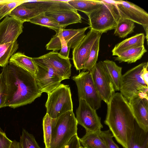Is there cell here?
Instances as JSON below:
<instances>
[{"mask_svg": "<svg viewBox=\"0 0 148 148\" xmlns=\"http://www.w3.org/2000/svg\"><path fill=\"white\" fill-rule=\"evenodd\" d=\"M45 148H46V147H45Z\"/></svg>", "mask_w": 148, "mask_h": 148, "instance_id": "cell-45", "label": "cell"}, {"mask_svg": "<svg viewBox=\"0 0 148 148\" xmlns=\"http://www.w3.org/2000/svg\"><path fill=\"white\" fill-rule=\"evenodd\" d=\"M21 5L28 8L34 9L40 14L62 10H75L67 1L25 0Z\"/></svg>", "mask_w": 148, "mask_h": 148, "instance_id": "cell-15", "label": "cell"}, {"mask_svg": "<svg viewBox=\"0 0 148 148\" xmlns=\"http://www.w3.org/2000/svg\"><path fill=\"white\" fill-rule=\"evenodd\" d=\"M148 25H147L143 26L145 32L146 34V37L147 40V44L148 42Z\"/></svg>", "mask_w": 148, "mask_h": 148, "instance_id": "cell-43", "label": "cell"}, {"mask_svg": "<svg viewBox=\"0 0 148 148\" xmlns=\"http://www.w3.org/2000/svg\"><path fill=\"white\" fill-rule=\"evenodd\" d=\"M10 148H22V147L20 142L14 140L12 141Z\"/></svg>", "mask_w": 148, "mask_h": 148, "instance_id": "cell-41", "label": "cell"}, {"mask_svg": "<svg viewBox=\"0 0 148 148\" xmlns=\"http://www.w3.org/2000/svg\"><path fill=\"white\" fill-rule=\"evenodd\" d=\"M147 51L144 46L131 49L125 51L119 55L115 58V60L119 63L122 62L128 63L135 62L141 58Z\"/></svg>", "mask_w": 148, "mask_h": 148, "instance_id": "cell-23", "label": "cell"}, {"mask_svg": "<svg viewBox=\"0 0 148 148\" xmlns=\"http://www.w3.org/2000/svg\"><path fill=\"white\" fill-rule=\"evenodd\" d=\"M79 138L77 134L74 136L62 148H79L81 146Z\"/></svg>", "mask_w": 148, "mask_h": 148, "instance_id": "cell-39", "label": "cell"}, {"mask_svg": "<svg viewBox=\"0 0 148 148\" xmlns=\"http://www.w3.org/2000/svg\"><path fill=\"white\" fill-rule=\"evenodd\" d=\"M148 62H143L132 68L122 75L120 93L128 101L137 95L148 97V86L143 80L141 74Z\"/></svg>", "mask_w": 148, "mask_h": 148, "instance_id": "cell-5", "label": "cell"}, {"mask_svg": "<svg viewBox=\"0 0 148 148\" xmlns=\"http://www.w3.org/2000/svg\"><path fill=\"white\" fill-rule=\"evenodd\" d=\"M51 120L52 118L47 113L43 119L44 140L45 147L47 148H49L51 141L52 133Z\"/></svg>", "mask_w": 148, "mask_h": 148, "instance_id": "cell-30", "label": "cell"}, {"mask_svg": "<svg viewBox=\"0 0 148 148\" xmlns=\"http://www.w3.org/2000/svg\"><path fill=\"white\" fill-rule=\"evenodd\" d=\"M12 43L0 44V53L5 50Z\"/></svg>", "mask_w": 148, "mask_h": 148, "instance_id": "cell-42", "label": "cell"}, {"mask_svg": "<svg viewBox=\"0 0 148 148\" xmlns=\"http://www.w3.org/2000/svg\"><path fill=\"white\" fill-rule=\"evenodd\" d=\"M145 37L143 33L137 34L116 45L112 50L113 56H117L128 49L144 46Z\"/></svg>", "mask_w": 148, "mask_h": 148, "instance_id": "cell-20", "label": "cell"}, {"mask_svg": "<svg viewBox=\"0 0 148 148\" xmlns=\"http://www.w3.org/2000/svg\"><path fill=\"white\" fill-rule=\"evenodd\" d=\"M134 22L127 19L120 18L114 29V34L121 38H124L134 32Z\"/></svg>", "mask_w": 148, "mask_h": 148, "instance_id": "cell-28", "label": "cell"}, {"mask_svg": "<svg viewBox=\"0 0 148 148\" xmlns=\"http://www.w3.org/2000/svg\"><path fill=\"white\" fill-rule=\"evenodd\" d=\"M36 72L35 78L41 92L48 94L58 87L62 79L52 66L40 56L32 58Z\"/></svg>", "mask_w": 148, "mask_h": 148, "instance_id": "cell-7", "label": "cell"}, {"mask_svg": "<svg viewBox=\"0 0 148 148\" xmlns=\"http://www.w3.org/2000/svg\"><path fill=\"white\" fill-rule=\"evenodd\" d=\"M45 104L47 113L52 119L56 118L70 111H73V104L70 87L61 84L47 94Z\"/></svg>", "mask_w": 148, "mask_h": 148, "instance_id": "cell-6", "label": "cell"}, {"mask_svg": "<svg viewBox=\"0 0 148 148\" xmlns=\"http://www.w3.org/2000/svg\"><path fill=\"white\" fill-rule=\"evenodd\" d=\"M77 122L73 111L51 120L52 133L49 148H62L77 134Z\"/></svg>", "mask_w": 148, "mask_h": 148, "instance_id": "cell-4", "label": "cell"}, {"mask_svg": "<svg viewBox=\"0 0 148 148\" xmlns=\"http://www.w3.org/2000/svg\"><path fill=\"white\" fill-rule=\"evenodd\" d=\"M148 64L144 68L142 72L141 77L145 83L148 86Z\"/></svg>", "mask_w": 148, "mask_h": 148, "instance_id": "cell-40", "label": "cell"}, {"mask_svg": "<svg viewBox=\"0 0 148 148\" xmlns=\"http://www.w3.org/2000/svg\"><path fill=\"white\" fill-rule=\"evenodd\" d=\"M12 142L0 127V148H10Z\"/></svg>", "mask_w": 148, "mask_h": 148, "instance_id": "cell-38", "label": "cell"}, {"mask_svg": "<svg viewBox=\"0 0 148 148\" xmlns=\"http://www.w3.org/2000/svg\"><path fill=\"white\" fill-rule=\"evenodd\" d=\"M2 71L6 87L3 107L15 108L25 105L41 96L35 75L9 62Z\"/></svg>", "mask_w": 148, "mask_h": 148, "instance_id": "cell-1", "label": "cell"}, {"mask_svg": "<svg viewBox=\"0 0 148 148\" xmlns=\"http://www.w3.org/2000/svg\"><path fill=\"white\" fill-rule=\"evenodd\" d=\"M127 148H148V132L141 128L135 121L134 130L127 144Z\"/></svg>", "mask_w": 148, "mask_h": 148, "instance_id": "cell-21", "label": "cell"}, {"mask_svg": "<svg viewBox=\"0 0 148 148\" xmlns=\"http://www.w3.org/2000/svg\"><path fill=\"white\" fill-rule=\"evenodd\" d=\"M68 3L75 10L86 15L99 8L102 3L98 0H72L67 1Z\"/></svg>", "mask_w": 148, "mask_h": 148, "instance_id": "cell-24", "label": "cell"}, {"mask_svg": "<svg viewBox=\"0 0 148 148\" xmlns=\"http://www.w3.org/2000/svg\"><path fill=\"white\" fill-rule=\"evenodd\" d=\"M61 44L60 38L57 34L53 36L49 42L46 45L47 50H52L53 51L60 50Z\"/></svg>", "mask_w": 148, "mask_h": 148, "instance_id": "cell-36", "label": "cell"}, {"mask_svg": "<svg viewBox=\"0 0 148 148\" xmlns=\"http://www.w3.org/2000/svg\"><path fill=\"white\" fill-rule=\"evenodd\" d=\"M101 37V36L99 37L94 43L88 60L83 68V71L90 72L97 63Z\"/></svg>", "mask_w": 148, "mask_h": 148, "instance_id": "cell-29", "label": "cell"}, {"mask_svg": "<svg viewBox=\"0 0 148 148\" xmlns=\"http://www.w3.org/2000/svg\"><path fill=\"white\" fill-rule=\"evenodd\" d=\"M9 62L35 75L36 69L32 58L28 57L21 52H18L13 55Z\"/></svg>", "mask_w": 148, "mask_h": 148, "instance_id": "cell-22", "label": "cell"}, {"mask_svg": "<svg viewBox=\"0 0 148 148\" xmlns=\"http://www.w3.org/2000/svg\"><path fill=\"white\" fill-rule=\"evenodd\" d=\"M116 5L120 18L130 20L142 26L148 25V14L140 7L121 0H117Z\"/></svg>", "mask_w": 148, "mask_h": 148, "instance_id": "cell-12", "label": "cell"}, {"mask_svg": "<svg viewBox=\"0 0 148 148\" xmlns=\"http://www.w3.org/2000/svg\"></svg>", "mask_w": 148, "mask_h": 148, "instance_id": "cell-46", "label": "cell"}, {"mask_svg": "<svg viewBox=\"0 0 148 148\" xmlns=\"http://www.w3.org/2000/svg\"><path fill=\"white\" fill-rule=\"evenodd\" d=\"M6 93V87L2 71L0 73V108H3Z\"/></svg>", "mask_w": 148, "mask_h": 148, "instance_id": "cell-35", "label": "cell"}, {"mask_svg": "<svg viewBox=\"0 0 148 148\" xmlns=\"http://www.w3.org/2000/svg\"><path fill=\"white\" fill-rule=\"evenodd\" d=\"M45 14L47 16L53 18L62 29H64L69 25L82 22L81 16L75 10H62Z\"/></svg>", "mask_w": 148, "mask_h": 148, "instance_id": "cell-17", "label": "cell"}, {"mask_svg": "<svg viewBox=\"0 0 148 148\" xmlns=\"http://www.w3.org/2000/svg\"><path fill=\"white\" fill-rule=\"evenodd\" d=\"M29 22L44 26L54 30L57 33L61 29L58 23L52 18L42 13L31 19Z\"/></svg>", "mask_w": 148, "mask_h": 148, "instance_id": "cell-27", "label": "cell"}, {"mask_svg": "<svg viewBox=\"0 0 148 148\" xmlns=\"http://www.w3.org/2000/svg\"><path fill=\"white\" fill-rule=\"evenodd\" d=\"M59 37L60 39L61 44L60 51L59 54L62 58H69V55L71 48L68 46L67 42L64 38Z\"/></svg>", "mask_w": 148, "mask_h": 148, "instance_id": "cell-37", "label": "cell"}, {"mask_svg": "<svg viewBox=\"0 0 148 148\" xmlns=\"http://www.w3.org/2000/svg\"><path fill=\"white\" fill-rule=\"evenodd\" d=\"M25 0H8L0 4V20L8 16L11 11L17 6L21 5Z\"/></svg>", "mask_w": 148, "mask_h": 148, "instance_id": "cell-33", "label": "cell"}, {"mask_svg": "<svg viewBox=\"0 0 148 148\" xmlns=\"http://www.w3.org/2000/svg\"><path fill=\"white\" fill-rule=\"evenodd\" d=\"M89 28L87 27L77 29H60L56 34L59 37L64 38L68 46L73 49L84 38L85 32Z\"/></svg>", "mask_w": 148, "mask_h": 148, "instance_id": "cell-19", "label": "cell"}, {"mask_svg": "<svg viewBox=\"0 0 148 148\" xmlns=\"http://www.w3.org/2000/svg\"><path fill=\"white\" fill-rule=\"evenodd\" d=\"M135 121L138 126L148 132V97L137 95L128 101Z\"/></svg>", "mask_w": 148, "mask_h": 148, "instance_id": "cell-14", "label": "cell"}, {"mask_svg": "<svg viewBox=\"0 0 148 148\" xmlns=\"http://www.w3.org/2000/svg\"><path fill=\"white\" fill-rule=\"evenodd\" d=\"M79 106L76 111V119L78 124L83 126L86 132L101 131L103 126L101 123V118L98 115L96 110L83 99H79Z\"/></svg>", "mask_w": 148, "mask_h": 148, "instance_id": "cell-9", "label": "cell"}, {"mask_svg": "<svg viewBox=\"0 0 148 148\" xmlns=\"http://www.w3.org/2000/svg\"><path fill=\"white\" fill-rule=\"evenodd\" d=\"M24 23L14 17L6 16L0 22V44L16 41L23 32Z\"/></svg>", "mask_w": 148, "mask_h": 148, "instance_id": "cell-13", "label": "cell"}, {"mask_svg": "<svg viewBox=\"0 0 148 148\" xmlns=\"http://www.w3.org/2000/svg\"><path fill=\"white\" fill-rule=\"evenodd\" d=\"M105 71L111 81L115 91H120L121 86L122 68L114 61L106 60L101 61Z\"/></svg>", "mask_w": 148, "mask_h": 148, "instance_id": "cell-18", "label": "cell"}, {"mask_svg": "<svg viewBox=\"0 0 148 148\" xmlns=\"http://www.w3.org/2000/svg\"><path fill=\"white\" fill-rule=\"evenodd\" d=\"M98 1L102 5L86 15L90 29L103 34L114 29L120 17L116 5L117 0Z\"/></svg>", "mask_w": 148, "mask_h": 148, "instance_id": "cell-3", "label": "cell"}, {"mask_svg": "<svg viewBox=\"0 0 148 148\" xmlns=\"http://www.w3.org/2000/svg\"><path fill=\"white\" fill-rule=\"evenodd\" d=\"M100 131L86 132L84 136L79 138L80 143L84 148H107L104 141L100 136Z\"/></svg>", "mask_w": 148, "mask_h": 148, "instance_id": "cell-25", "label": "cell"}, {"mask_svg": "<svg viewBox=\"0 0 148 148\" xmlns=\"http://www.w3.org/2000/svg\"><path fill=\"white\" fill-rule=\"evenodd\" d=\"M20 143L22 148H41L33 135L24 129H23Z\"/></svg>", "mask_w": 148, "mask_h": 148, "instance_id": "cell-31", "label": "cell"}, {"mask_svg": "<svg viewBox=\"0 0 148 148\" xmlns=\"http://www.w3.org/2000/svg\"><path fill=\"white\" fill-rule=\"evenodd\" d=\"M79 148H84V147L82 146H80Z\"/></svg>", "mask_w": 148, "mask_h": 148, "instance_id": "cell-44", "label": "cell"}, {"mask_svg": "<svg viewBox=\"0 0 148 148\" xmlns=\"http://www.w3.org/2000/svg\"><path fill=\"white\" fill-rule=\"evenodd\" d=\"M40 57L52 66L63 80L70 78L71 64L69 58H62L56 51L51 52Z\"/></svg>", "mask_w": 148, "mask_h": 148, "instance_id": "cell-16", "label": "cell"}, {"mask_svg": "<svg viewBox=\"0 0 148 148\" xmlns=\"http://www.w3.org/2000/svg\"><path fill=\"white\" fill-rule=\"evenodd\" d=\"M40 14L34 9L27 8L21 4L15 8L9 15L25 22Z\"/></svg>", "mask_w": 148, "mask_h": 148, "instance_id": "cell-26", "label": "cell"}, {"mask_svg": "<svg viewBox=\"0 0 148 148\" xmlns=\"http://www.w3.org/2000/svg\"><path fill=\"white\" fill-rule=\"evenodd\" d=\"M90 72L97 91L102 100L107 104L115 90L101 62L97 63Z\"/></svg>", "mask_w": 148, "mask_h": 148, "instance_id": "cell-11", "label": "cell"}, {"mask_svg": "<svg viewBox=\"0 0 148 148\" xmlns=\"http://www.w3.org/2000/svg\"><path fill=\"white\" fill-rule=\"evenodd\" d=\"M101 137L104 141L107 148H119L113 140V137L109 130L100 133Z\"/></svg>", "mask_w": 148, "mask_h": 148, "instance_id": "cell-34", "label": "cell"}, {"mask_svg": "<svg viewBox=\"0 0 148 148\" xmlns=\"http://www.w3.org/2000/svg\"><path fill=\"white\" fill-rule=\"evenodd\" d=\"M77 87L79 99L85 100L93 109L100 108L102 100L89 71H82L72 77Z\"/></svg>", "mask_w": 148, "mask_h": 148, "instance_id": "cell-8", "label": "cell"}, {"mask_svg": "<svg viewBox=\"0 0 148 148\" xmlns=\"http://www.w3.org/2000/svg\"><path fill=\"white\" fill-rule=\"evenodd\" d=\"M104 123L117 142L123 148L134 128L135 120L127 100L119 92H115L107 104Z\"/></svg>", "mask_w": 148, "mask_h": 148, "instance_id": "cell-2", "label": "cell"}, {"mask_svg": "<svg viewBox=\"0 0 148 148\" xmlns=\"http://www.w3.org/2000/svg\"><path fill=\"white\" fill-rule=\"evenodd\" d=\"M102 33L92 29L85 35L80 42L73 48L72 58L74 67L77 70H82L88 60L92 47L96 39Z\"/></svg>", "mask_w": 148, "mask_h": 148, "instance_id": "cell-10", "label": "cell"}, {"mask_svg": "<svg viewBox=\"0 0 148 148\" xmlns=\"http://www.w3.org/2000/svg\"><path fill=\"white\" fill-rule=\"evenodd\" d=\"M18 48L16 41L12 43L5 50L0 53V66L3 67L9 62V60Z\"/></svg>", "mask_w": 148, "mask_h": 148, "instance_id": "cell-32", "label": "cell"}]
</instances>
